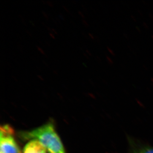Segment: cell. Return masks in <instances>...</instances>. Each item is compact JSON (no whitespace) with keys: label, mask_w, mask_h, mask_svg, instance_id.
<instances>
[{"label":"cell","mask_w":153,"mask_h":153,"mask_svg":"<svg viewBox=\"0 0 153 153\" xmlns=\"http://www.w3.org/2000/svg\"><path fill=\"white\" fill-rule=\"evenodd\" d=\"M13 129L9 125H4L1 127L0 153H21L13 136Z\"/></svg>","instance_id":"obj_2"},{"label":"cell","mask_w":153,"mask_h":153,"mask_svg":"<svg viewBox=\"0 0 153 153\" xmlns=\"http://www.w3.org/2000/svg\"><path fill=\"white\" fill-rule=\"evenodd\" d=\"M107 61L108 62H109L110 64H113V61L112 60V59H111V58H110V57H109V56H107Z\"/></svg>","instance_id":"obj_6"},{"label":"cell","mask_w":153,"mask_h":153,"mask_svg":"<svg viewBox=\"0 0 153 153\" xmlns=\"http://www.w3.org/2000/svg\"><path fill=\"white\" fill-rule=\"evenodd\" d=\"M152 39H153V36H152Z\"/></svg>","instance_id":"obj_8"},{"label":"cell","mask_w":153,"mask_h":153,"mask_svg":"<svg viewBox=\"0 0 153 153\" xmlns=\"http://www.w3.org/2000/svg\"><path fill=\"white\" fill-rule=\"evenodd\" d=\"M108 52L110 53L111 55H113V56H114L115 55V53H114V52L113 50L111 49V48H109V47H108Z\"/></svg>","instance_id":"obj_5"},{"label":"cell","mask_w":153,"mask_h":153,"mask_svg":"<svg viewBox=\"0 0 153 153\" xmlns=\"http://www.w3.org/2000/svg\"><path fill=\"white\" fill-rule=\"evenodd\" d=\"M23 153H47V150L38 140H31L25 145Z\"/></svg>","instance_id":"obj_3"},{"label":"cell","mask_w":153,"mask_h":153,"mask_svg":"<svg viewBox=\"0 0 153 153\" xmlns=\"http://www.w3.org/2000/svg\"><path fill=\"white\" fill-rule=\"evenodd\" d=\"M131 153H153V147L150 146H141L133 149Z\"/></svg>","instance_id":"obj_4"},{"label":"cell","mask_w":153,"mask_h":153,"mask_svg":"<svg viewBox=\"0 0 153 153\" xmlns=\"http://www.w3.org/2000/svg\"><path fill=\"white\" fill-rule=\"evenodd\" d=\"M22 136L25 139L38 140L49 153H65L62 142L52 123H46L30 131L23 132Z\"/></svg>","instance_id":"obj_1"},{"label":"cell","mask_w":153,"mask_h":153,"mask_svg":"<svg viewBox=\"0 0 153 153\" xmlns=\"http://www.w3.org/2000/svg\"><path fill=\"white\" fill-rule=\"evenodd\" d=\"M151 82L153 84V78L152 77V78H151Z\"/></svg>","instance_id":"obj_7"}]
</instances>
